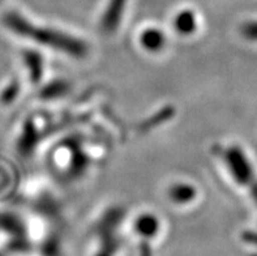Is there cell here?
<instances>
[{
    "instance_id": "obj_1",
    "label": "cell",
    "mask_w": 257,
    "mask_h": 256,
    "mask_svg": "<svg viewBox=\"0 0 257 256\" xmlns=\"http://www.w3.org/2000/svg\"><path fill=\"white\" fill-rule=\"evenodd\" d=\"M4 23L19 36L26 37L41 45L49 46L54 50L62 51L75 58H82L88 54V45L82 39L55 29L33 25L19 13H7L4 16Z\"/></svg>"
},
{
    "instance_id": "obj_2",
    "label": "cell",
    "mask_w": 257,
    "mask_h": 256,
    "mask_svg": "<svg viewBox=\"0 0 257 256\" xmlns=\"http://www.w3.org/2000/svg\"><path fill=\"white\" fill-rule=\"evenodd\" d=\"M225 158L226 163L230 167V172L234 175V178L241 185L252 186V192H253L254 198L257 200V183H252L253 177H252L251 165L247 161L243 152L236 146H232V148L226 150Z\"/></svg>"
},
{
    "instance_id": "obj_3",
    "label": "cell",
    "mask_w": 257,
    "mask_h": 256,
    "mask_svg": "<svg viewBox=\"0 0 257 256\" xmlns=\"http://www.w3.org/2000/svg\"><path fill=\"white\" fill-rule=\"evenodd\" d=\"M127 0H110L107 8L104 11L103 17L101 21V29L104 33H114L120 24L125 10Z\"/></svg>"
},
{
    "instance_id": "obj_4",
    "label": "cell",
    "mask_w": 257,
    "mask_h": 256,
    "mask_svg": "<svg viewBox=\"0 0 257 256\" xmlns=\"http://www.w3.org/2000/svg\"><path fill=\"white\" fill-rule=\"evenodd\" d=\"M140 43L150 52H158L166 45V36L156 28H149L140 34Z\"/></svg>"
},
{
    "instance_id": "obj_5",
    "label": "cell",
    "mask_w": 257,
    "mask_h": 256,
    "mask_svg": "<svg viewBox=\"0 0 257 256\" xmlns=\"http://www.w3.org/2000/svg\"><path fill=\"white\" fill-rule=\"evenodd\" d=\"M135 230L143 238H153L160 231V221L153 214H141L135 222Z\"/></svg>"
},
{
    "instance_id": "obj_6",
    "label": "cell",
    "mask_w": 257,
    "mask_h": 256,
    "mask_svg": "<svg viewBox=\"0 0 257 256\" xmlns=\"http://www.w3.org/2000/svg\"><path fill=\"white\" fill-rule=\"evenodd\" d=\"M123 217L124 212L121 211L120 208H112V209H110L107 213L104 214L99 225H98V233H99V235L106 237V235L115 234L117 225L120 224Z\"/></svg>"
},
{
    "instance_id": "obj_7",
    "label": "cell",
    "mask_w": 257,
    "mask_h": 256,
    "mask_svg": "<svg viewBox=\"0 0 257 256\" xmlns=\"http://www.w3.org/2000/svg\"><path fill=\"white\" fill-rule=\"evenodd\" d=\"M24 62H25L26 68L29 72L30 80L34 84L41 81V78L43 76V59L41 54L37 51H25L24 52Z\"/></svg>"
},
{
    "instance_id": "obj_8",
    "label": "cell",
    "mask_w": 257,
    "mask_h": 256,
    "mask_svg": "<svg viewBox=\"0 0 257 256\" xmlns=\"http://www.w3.org/2000/svg\"><path fill=\"white\" fill-rule=\"evenodd\" d=\"M196 28H197V21H196L195 13L191 10L180 11L174 19V29L180 34H184V36L192 34Z\"/></svg>"
},
{
    "instance_id": "obj_9",
    "label": "cell",
    "mask_w": 257,
    "mask_h": 256,
    "mask_svg": "<svg viewBox=\"0 0 257 256\" xmlns=\"http://www.w3.org/2000/svg\"><path fill=\"white\" fill-rule=\"evenodd\" d=\"M169 196L176 204H187L196 198V190L188 183H176L170 187Z\"/></svg>"
},
{
    "instance_id": "obj_10",
    "label": "cell",
    "mask_w": 257,
    "mask_h": 256,
    "mask_svg": "<svg viewBox=\"0 0 257 256\" xmlns=\"http://www.w3.org/2000/svg\"><path fill=\"white\" fill-rule=\"evenodd\" d=\"M37 141V131L34 128L32 120H28L25 130H24V135L20 140V150L23 152V154H28V152L34 148Z\"/></svg>"
},
{
    "instance_id": "obj_11",
    "label": "cell",
    "mask_w": 257,
    "mask_h": 256,
    "mask_svg": "<svg viewBox=\"0 0 257 256\" xmlns=\"http://www.w3.org/2000/svg\"><path fill=\"white\" fill-rule=\"evenodd\" d=\"M67 92H68V84L63 80H58V81L50 82L49 85H46L41 92V97L50 100V98L60 97Z\"/></svg>"
},
{
    "instance_id": "obj_12",
    "label": "cell",
    "mask_w": 257,
    "mask_h": 256,
    "mask_svg": "<svg viewBox=\"0 0 257 256\" xmlns=\"http://www.w3.org/2000/svg\"><path fill=\"white\" fill-rule=\"evenodd\" d=\"M101 238L103 240L102 247L95 256H114L116 253L117 248H119V239H117L116 235L111 234V235H106V237Z\"/></svg>"
},
{
    "instance_id": "obj_13",
    "label": "cell",
    "mask_w": 257,
    "mask_h": 256,
    "mask_svg": "<svg viewBox=\"0 0 257 256\" xmlns=\"http://www.w3.org/2000/svg\"><path fill=\"white\" fill-rule=\"evenodd\" d=\"M88 162H89L88 157L85 156L84 153L75 152L73 153V156H72L71 170H69V172H71L73 175H80L85 169H86Z\"/></svg>"
},
{
    "instance_id": "obj_14",
    "label": "cell",
    "mask_w": 257,
    "mask_h": 256,
    "mask_svg": "<svg viewBox=\"0 0 257 256\" xmlns=\"http://www.w3.org/2000/svg\"><path fill=\"white\" fill-rule=\"evenodd\" d=\"M20 93V85L16 81H13L12 84H10L8 87L4 89V92L2 93V101L3 104H11L15 101V98L19 96Z\"/></svg>"
},
{
    "instance_id": "obj_15",
    "label": "cell",
    "mask_w": 257,
    "mask_h": 256,
    "mask_svg": "<svg viewBox=\"0 0 257 256\" xmlns=\"http://www.w3.org/2000/svg\"><path fill=\"white\" fill-rule=\"evenodd\" d=\"M241 33L247 39H257V23H247L241 28Z\"/></svg>"
},
{
    "instance_id": "obj_16",
    "label": "cell",
    "mask_w": 257,
    "mask_h": 256,
    "mask_svg": "<svg viewBox=\"0 0 257 256\" xmlns=\"http://www.w3.org/2000/svg\"><path fill=\"white\" fill-rule=\"evenodd\" d=\"M140 256H152V252H150L149 247H148V244L145 243V246H141V255Z\"/></svg>"
}]
</instances>
